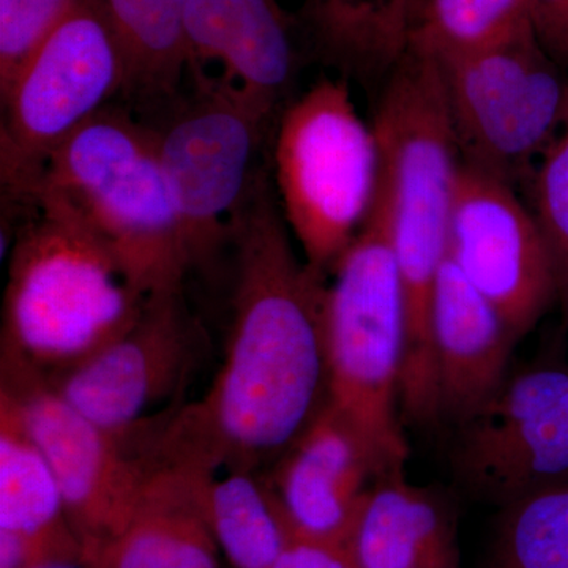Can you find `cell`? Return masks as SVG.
<instances>
[{"label":"cell","instance_id":"ffe728a7","mask_svg":"<svg viewBox=\"0 0 568 568\" xmlns=\"http://www.w3.org/2000/svg\"><path fill=\"white\" fill-rule=\"evenodd\" d=\"M196 469L222 558L231 568H275L294 537L265 477L244 467Z\"/></svg>","mask_w":568,"mask_h":568},{"label":"cell","instance_id":"2e32d148","mask_svg":"<svg viewBox=\"0 0 568 568\" xmlns=\"http://www.w3.org/2000/svg\"><path fill=\"white\" fill-rule=\"evenodd\" d=\"M88 552L99 568H220L196 467L151 462L129 521Z\"/></svg>","mask_w":568,"mask_h":568},{"label":"cell","instance_id":"7c38bea8","mask_svg":"<svg viewBox=\"0 0 568 568\" xmlns=\"http://www.w3.org/2000/svg\"><path fill=\"white\" fill-rule=\"evenodd\" d=\"M50 463L67 518L88 551L103 547L129 521L151 462L70 405L47 377L3 364L2 387Z\"/></svg>","mask_w":568,"mask_h":568},{"label":"cell","instance_id":"8992f818","mask_svg":"<svg viewBox=\"0 0 568 568\" xmlns=\"http://www.w3.org/2000/svg\"><path fill=\"white\" fill-rule=\"evenodd\" d=\"M275 193L306 265L327 276L364 227L379 185V148L343 78L291 100L272 136Z\"/></svg>","mask_w":568,"mask_h":568},{"label":"cell","instance_id":"f546056e","mask_svg":"<svg viewBox=\"0 0 568 568\" xmlns=\"http://www.w3.org/2000/svg\"><path fill=\"white\" fill-rule=\"evenodd\" d=\"M566 316H567V321H568V313H566Z\"/></svg>","mask_w":568,"mask_h":568},{"label":"cell","instance_id":"4316f807","mask_svg":"<svg viewBox=\"0 0 568 568\" xmlns=\"http://www.w3.org/2000/svg\"><path fill=\"white\" fill-rule=\"evenodd\" d=\"M538 41L568 71V0H529Z\"/></svg>","mask_w":568,"mask_h":568},{"label":"cell","instance_id":"277c9868","mask_svg":"<svg viewBox=\"0 0 568 568\" xmlns=\"http://www.w3.org/2000/svg\"><path fill=\"white\" fill-rule=\"evenodd\" d=\"M33 189L69 204L142 294L183 290L192 264L181 220L155 133L133 108L97 112L52 152Z\"/></svg>","mask_w":568,"mask_h":568},{"label":"cell","instance_id":"8fae6325","mask_svg":"<svg viewBox=\"0 0 568 568\" xmlns=\"http://www.w3.org/2000/svg\"><path fill=\"white\" fill-rule=\"evenodd\" d=\"M203 328L183 290L149 295L136 321L69 372L55 390L81 414L130 447L152 435L153 414L183 392L203 357Z\"/></svg>","mask_w":568,"mask_h":568},{"label":"cell","instance_id":"4fadbf2b","mask_svg":"<svg viewBox=\"0 0 568 568\" xmlns=\"http://www.w3.org/2000/svg\"><path fill=\"white\" fill-rule=\"evenodd\" d=\"M447 257L523 338L558 298L551 250L514 185L459 164Z\"/></svg>","mask_w":568,"mask_h":568},{"label":"cell","instance_id":"ba28073f","mask_svg":"<svg viewBox=\"0 0 568 568\" xmlns=\"http://www.w3.org/2000/svg\"><path fill=\"white\" fill-rule=\"evenodd\" d=\"M126 62L99 0H78L3 91L2 192L28 193L52 152L125 93Z\"/></svg>","mask_w":568,"mask_h":568},{"label":"cell","instance_id":"d6986e66","mask_svg":"<svg viewBox=\"0 0 568 568\" xmlns=\"http://www.w3.org/2000/svg\"><path fill=\"white\" fill-rule=\"evenodd\" d=\"M222 74L278 118L291 102L301 54L280 0H223Z\"/></svg>","mask_w":568,"mask_h":568},{"label":"cell","instance_id":"5b68a950","mask_svg":"<svg viewBox=\"0 0 568 568\" xmlns=\"http://www.w3.org/2000/svg\"><path fill=\"white\" fill-rule=\"evenodd\" d=\"M328 275V403L365 440L381 476L403 470L409 457L402 425L405 304L390 205L381 185L364 227Z\"/></svg>","mask_w":568,"mask_h":568},{"label":"cell","instance_id":"44dd1931","mask_svg":"<svg viewBox=\"0 0 568 568\" xmlns=\"http://www.w3.org/2000/svg\"><path fill=\"white\" fill-rule=\"evenodd\" d=\"M189 0H99L126 62L123 99L153 108L181 91L189 78L185 37Z\"/></svg>","mask_w":568,"mask_h":568},{"label":"cell","instance_id":"7402d4cb","mask_svg":"<svg viewBox=\"0 0 568 568\" xmlns=\"http://www.w3.org/2000/svg\"><path fill=\"white\" fill-rule=\"evenodd\" d=\"M420 0H305L304 22L321 50L346 65H392L406 50Z\"/></svg>","mask_w":568,"mask_h":568},{"label":"cell","instance_id":"f1b7e54d","mask_svg":"<svg viewBox=\"0 0 568 568\" xmlns=\"http://www.w3.org/2000/svg\"><path fill=\"white\" fill-rule=\"evenodd\" d=\"M28 568H99L81 541L51 549L33 560Z\"/></svg>","mask_w":568,"mask_h":568},{"label":"cell","instance_id":"52a82bcc","mask_svg":"<svg viewBox=\"0 0 568 568\" xmlns=\"http://www.w3.org/2000/svg\"><path fill=\"white\" fill-rule=\"evenodd\" d=\"M185 85L149 108L156 149L173 193L192 268L230 244L231 219L267 168L278 118L230 78L190 69Z\"/></svg>","mask_w":568,"mask_h":568},{"label":"cell","instance_id":"6da1fadb","mask_svg":"<svg viewBox=\"0 0 568 568\" xmlns=\"http://www.w3.org/2000/svg\"><path fill=\"white\" fill-rule=\"evenodd\" d=\"M233 313L219 372L151 443L156 462L222 469L272 466L328 402L327 276L295 252L265 170L231 219Z\"/></svg>","mask_w":568,"mask_h":568},{"label":"cell","instance_id":"9a60e30c","mask_svg":"<svg viewBox=\"0 0 568 568\" xmlns=\"http://www.w3.org/2000/svg\"><path fill=\"white\" fill-rule=\"evenodd\" d=\"M440 418L455 425L503 387L519 336L446 256L432 310Z\"/></svg>","mask_w":568,"mask_h":568},{"label":"cell","instance_id":"3957f363","mask_svg":"<svg viewBox=\"0 0 568 568\" xmlns=\"http://www.w3.org/2000/svg\"><path fill=\"white\" fill-rule=\"evenodd\" d=\"M31 194L9 250L2 362L52 379L125 332L149 295L69 204L44 190Z\"/></svg>","mask_w":568,"mask_h":568},{"label":"cell","instance_id":"83f0119b","mask_svg":"<svg viewBox=\"0 0 568 568\" xmlns=\"http://www.w3.org/2000/svg\"><path fill=\"white\" fill-rule=\"evenodd\" d=\"M275 568H357L345 549L334 545L294 540Z\"/></svg>","mask_w":568,"mask_h":568},{"label":"cell","instance_id":"7a4b0ae2","mask_svg":"<svg viewBox=\"0 0 568 568\" xmlns=\"http://www.w3.org/2000/svg\"><path fill=\"white\" fill-rule=\"evenodd\" d=\"M372 126L405 304L403 394L428 402L437 392L433 295L447 256L462 164L443 67L435 55L407 44L390 67Z\"/></svg>","mask_w":568,"mask_h":568},{"label":"cell","instance_id":"9c48e42d","mask_svg":"<svg viewBox=\"0 0 568 568\" xmlns=\"http://www.w3.org/2000/svg\"><path fill=\"white\" fill-rule=\"evenodd\" d=\"M439 63L462 163L514 185L568 119V71L537 36Z\"/></svg>","mask_w":568,"mask_h":568},{"label":"cell","instance_id":"603a6c76","mask_svg":"<svg viewBox=\"0 0 568 568\" xmlns=\"http://www.w3.org/2000/svg\"><path fill=\"white\" fill-rule=\"evenodd\" d=\"M532 36L529 0H420L407 44L448 61Z\"/></svg>","mask_w":568,"mask_h":568},{"label":"cell","instance_id":"ac0fdd59","mask_svg":"<svg viewBox=\"0 0 568 568\" xmlns=\"http://www.w3.org/2000/svg\"><path fill=\"white\" fill-rule=\"evenodd\" d=\"M0 534L21 538L37 552L80 540L50 463L29 433L9 392L0 388ZM81 541V540H80Z\"/></svg>","mask_w":568,"mask_h":568},{"label":"cell","instance_id":"cb8c5ba5","mask_svg":"<svg viewBox=\"0 0 568 568\" xmlns=\"http://www.w3.org/2000/svg\"><path fill=\"white\" fill-rule=\"evenodd\" d=\"M491 568H568V481L504 507Z\"/></svg>","mask_w":568,"mask_h":568},{"label":"cell","instance_id":"30bf717a","mask_svg":"<svg viewBox=\"0 0 568 568\" xmlns=\"http://www.w3.org/2000/svg\"><path fill=\"white\" fill-rule=\"evenodd\" d=\"M455 476L481 499L507 507L568 481V364L526 366L457 424Z\"/></svg>","mask_w":568,"mask_h":568},{"label":"cell","instance_id":"484cf974","mask_svg":"<svg viewBox=\"0 0 568 568\" xmlns=\"http://www.w3.org/2000/svg\"><path fill=\"white\" fill-rule=\"evenodd\" d=\"M78 0H0V91Z\"/></svg>","mask_w":568,"mask_h":568},{"label":"cell","instance_id":"e0dca14e","mask_svg":"<svg viewBox=\"0 0 568 568\" xmlns=\"http://www.w3.org/2000/svg\"><path fill=\"white\" fill-rule=\"evenodd\" d=\"M342 548L357 568H459L454 510L403 470L369 485Z\"/></svg>","mask_w":568,"mask_h":568},{"label":"cell","instance_id":"d4e9b609","mask_svg":"<svg viewBox=\"0 0 568 568\" xmlns=\"http://www.w3.org/2000/svg\"><path fill=\"white\" fill-rule=\"evenodd\" d=\"M532 212L551 250L558 297L568 310V119L541 153L532 175Z\"/></svg>","mask_w":568,"mask_h":568},{"label":"cell","instance_id":"5bb4252c","mask_svg":"<svg viewBox=\"0 0 568 568\" xmlns=\"http://www.w3.org/2000/svg\"><path fill=\"white\" fill-rule=\"evenodd\" d=\"M377 476L365 440L327 402L265 480L294 540L343 547L362 497Z\"/></svg>","mask_w":568,"mask_h":568}]
</instances>
